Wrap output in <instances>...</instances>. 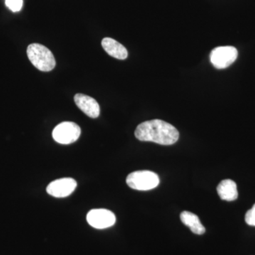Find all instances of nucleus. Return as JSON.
Wrapping results in <instances>:
<instances>
[{"mask_svg": "<svg viewBox=\"0 0 255 255\" xmlns=\"http://www.w3.org/2000/svg\"><path fill=\"white\" fill-rule=\"evenodd\" d=\"M246 222L251 226H255V204L246 214Z\"/></svg>", "mask_w": 255, "mask_h": 255, "instance_id": "13", "label": "nucleus"}, {"mask_svg": "<svg viewBox=\"0 0 255 255\" xmlns=\"http://www.w3.org/2000/svg\"><path fill=\"white\" fill-rule=\"evenodd\" d=\"M81 129L78 124L65 122L58 124L53 131V139L58 143L68 145L75 142L80 136Z\"/></svg>", "mask_w": 255, "mask_h": 255, "instance_id": "4", "label": "nucleus"}, {"mask_svg": "<svg viewBox=\"0 0 255 255\" xmlns=\"http://www.w3.org/2000/svg\"><path fill=\"white\" fill-rule=\"evenodd\" d=\"M87 221L92 227L105 229L115 224L116 216L107 209H92L87 215Z\"/></svg>", "mask_w": 255, "mask_h": 255, "instance_id": "6", "label": "nucleus"}, {"mask_svg": "<svg viewBox=\"0 0 255 255\" xmlns=\"http://www.w3.org/2000/svg\"><path fill=\"white\" fill-rule=\"evenodd\" d=\"M218 194L223 200L233 201L238 199L237 184L231 179L221 181L217 187Z\"/></svg>", "mask_w": 255, "mask_h": 255, "instance_id": "10", "label": "nucleus"}, {"mask_svg": "<svg viewBox=\"0 0 255 255\" xmlns=\"http://www.w3.org/2000/svg\"><path fill=\"white\" fill-rule=\"evenodd\" d=\"M135 136L140 141L170 145L177 141L179 133L172 124L159 119H154L139 124L135 130Z\"/></svg>", "mask_w": 255, "mask_h": 255, "instance_id": "1", "label": "nucleus"}, {"mask_svg": "<svg viewBox=\"0 0 255 255\" xmlns=\"http://www.w3.org/2000/svg\"><path fill=\"white\" fill-rule=\"evenodd\" d=\"M238 55V50L235 47H217L211 51L210 60L215 68L224 69L236 61Z\"/></svg>", "mask_w": 255, "mask_h": 255, "instance_id": "5", "label": "nucleus"}, {"mask_svg": "<svg viewBox=\"0 0 255 255\" xmlns=\"http://www.w3.org/2000/svg\"><path fill=\"white\" fill-rule=\"evenodd\" d=\"M28 59L38 70L49 72L53 70L56 62L52 52L48 48L39 43H32L27 48Z\"/></svg>", "mask_w": 255, "mask_h": 255, "instance_id": "2", "label": "nucleus"}, {"mask_svg": "<svg viewBox=\"0 0 255 255\" xmlns=\"http://www.w3.org/2000/svg\"><path fill=\"white\" fill-rule=\"evenodd\" d=\"M5 4L13 12H18L23 6V0H5Z\"/></svg>", "mask_w": 255, "mask_h": 255, "instance_id": "12", "label": "nucleus"}, {"mask_svg": "<svg viewBox=\"0 0 255 255\" xmlns=\"http://www.w3.org/2000/svg\"><path fill=\"white\" fill-rule=\"evenodd\" d=\"M102 46L110 56L119 60L127 59V48L118 41L111 38H105L102 41Z\"/></svg>", "mask_w": 255, "mask_h": 255, "instance_id": "9", "label": "nucleus"}, {"mask_svg": "<svg viewBox=\"0 0 255 255\" xmlns=\"http://www.w3.org/2000/svg\"><path fill=\"white\" fill-rule=\"evenodd\" d=\"M74 100L78 108L90 118L96 119L100 116V105L95 99L90 96L77 94L74 97Z\"/></svg>", "mask_w": 255, "mask_h": 255, "instance_id": "8", "label": "nucleus"}, {"mask_svg": "<svg viewBox=\"0 0 255 255\" xmlns=\"http://www.w3.org/2000/svg\"><path fill=\"white\" fill-rule=\"evenodd\" d=\"M127 183L129 187L135 190L148 191L159 185V178L157 174L151 171H136L128 174Z\"/></svg>", "mask_w": 255, "mask_h": 255, "instance_id": "3", "label": "nucleus"}, {"mask_svg": "<svg viewBox=\"0 0 255 255\" xmlns=\"http://www.w3.org/2000/svg\"><path fill=\"white\" fill-rule=\"evenodd\" d=\"M76 187L77 182L73 178H63L50 183L46 191L53 197L64 198L70 196Z\"/></svg>", "mask_w": 255, "mask_h": 255, "instance_id": "7", "label": "nucleus"}, {"mask_svg": "<svg viewBox=\"0 0 255 255\" xmlns=\"http://www.w3.org/2000/svg\"><path fill=\"white\" fill-rule=\"evenodd\" d=\"M182 222L188 226L191 232L196 235H203L206 232L205 228L201 224L200 220L196 215L189 211H183L180 215Z\"/></svg>", "mask_w": 255, "mask_h": 255, "instance_id": "11", "label": "nucleus"}]
</instances>
